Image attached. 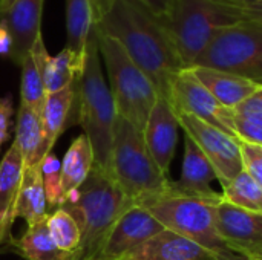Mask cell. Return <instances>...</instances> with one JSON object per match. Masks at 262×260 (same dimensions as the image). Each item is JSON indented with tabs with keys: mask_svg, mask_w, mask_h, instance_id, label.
I'll return each instance as SVG.
<instances>
[{
	"mask_svg": "<svg viewBox=\"0 0 262 260\" xmlns=\"http://www.w3.org/2000/svg\"><path fill=\"white\" fill-rule=\"evenodd\" d=\"M94 26L117 40L169 101L172 83L184 66L157 15L137 0H114Z\"/></svg>",
	"mask_w": 262,
	"mask_h": 260,
	"instance_id": "1",
	"label": "cell"
},
{
	"mask_svg": "<svg viewBox=\"0 0 262 260\" xmlns=\"http://www.w3.org/2000/svg\"><path fill=\"white\" fill-rule=\"evenodd\" d=\"M132 205L135 204L124 195L114 178L94 164L80 188L71 192L58 207L69 211L80 225L81 244L77 259H97L107 233Z\"/></svg>",
	"mask_w": 262,
	"mask_h": 260,
	"instance_id": "2",
	"label": "cell"
},
{
	"mask_svg": "<svg viewBox=\"0 0 262 260\" xmlns=\"http://www.w3.org/2000/svg\"><path fill=\"white\" fill-rule=\"evenodd\" d=\"M158 18L184 69H190L223 29L249 17L243 8L218 0H170L166 14Z\"/></svg>",
	"mask_w": 262,
	"mask_h": 260,
	"instance_id": "3",
	"label": "cell"
},
{
	"mask_svg": "<svg viewBox=\"0 0 262 260\" xmlns=\"http://www.w3.org/2000/svg\"><path fill=\"white\" fill-rule=\"evenodd\" d=\"M117 116L115 101L103 75L101 57L94 28L86 46L83 74L78 80L75 123L84 129V135L92 144L95 164L104 170H107L109 166Z\"/></svg>",
	"mask_w": 262,
	"mask_h": 260,
	"instance_id": "4",
	"label": "cell"
},
{
	"mask_svg": "<svg viewBox=\"0 0 262 260\" xmlns=\"http://www.w3.org/2000/svg\"><path fill=\"white\" fill-rule=\"evenodd\" d=\"M106 172L135 205L167 192L170 185V179L152 159L143 133L121 116L115 120Z\"/></svg>",
	"mask_w": 262,
	"mask_h": 260,
	"instance_id": "5",
	"label": "cell"
},
{
	"mask_svg": "<svg viewBox=\"0 0 262 260\" xmlns=\"http://www.w3.org/2000/svg\"><path fill=\"white\" fill-rule=\"evenodd\" d=\"M138 205L146 208L166 230L198 244L216 260H250L220 236L213 207L209 204L175 195L169 188L141 201Z\"/></svg>",
	"mask_w": 262,
	"mask_h": 260,
	"instance_id": "6",
	"label": "cell"
},
{
	"mask_svg": "<svg viewBox=\"0 0 262 260\" xmlns=\"http://www.w3.org/2000/svg\"><path fill=\"white\" fill-rule=\"evenodd\" d=\"M95 34L100 57L109 75V89L117 113L143 133L149 113L160 95L149 77L130 60L117 40L100 32L97 28Z\"/></svg>",
	"mask_w": 262,
	"mask_h": 260,
	"instance_id": "7",
	"label": "cell"
},
{
	"mask_svg": "<svg viewBox=\"0 0 262 260\" xmlns=\"http://www.w3.org/2000/svg\"><path fill=\"white\" fill-rule=\"evenodd\" d=\"M193 67H210L246 78L262 87V23L246 18L223 29Z\"/></svg>",
	"mask_w": 262,
	"mask_h": 260,
	"instance_id": "8",
	"label": "cell"
},
{
	"mask_svg": "<svg viewBox=\"0 0 262 260\" xmlns=\"http://www.w3.org/2000/svg\"><path fill=\"white\" fill-rule=\"evenodd\" d=\"M169 103L177 115H190L236 138L233 109L223 106L195 77L192 69H183L175 77Z\"/></svg>",
	"mask_w": 262,
	"mask_h": 260,
	"instance_id": "9",
	"label": "cell"
},
{
	"mask_svg": "<svg viewBox=\"0 0 262 260\" xmlns=\"http://www.w3.org/2000/svg\"><path fill=\"white\" fill-rule=\"evenodd\" d=\"M180 127L203 152L213 167L221 187L243 172L239 141L226 132L190 115H177Z\"/></svg>",
	"mask_w": 262,
	"mask_h": 260,
	"instance_id": "10",
	"label": "cell"
},
{
	"mask_svg": "<svg viewBox=\"0 0 262 260\" xmlns=\"http://www.w3.org/2000/svg\"><path fill=\"white\" fill-rule=\"evenodd\" d=\"M163 230L166 228L146 208L132 205L114 224L95 260H121Z\"/></svg>",
	"mask_w": 262,
	"mask_h": 260,
	"instance_id": "11",
	"label": "cell"
},
{
	"mask_svg": "<svg viewBox=\"0 0 262 260\" xmlns=\"http://www.w3.org/2000/svg\"><path fill=\"white\" fill-rule=\"evenodd\" d=\"M213 181H218L213 167L198 146L186 135L181 176L178 181H170V192L215 207L223 201V195L212 187Z\"/></svg>",
	"mask_w": 262,
	"mask_h": 260,
	"instance_id": "12",
	"label": "cell"
},
{
	"mask_svg": "<svg viewBox=\"0 0 262 260\" xmlns=\"http://www.w3.org/2000/svg\"><path fill=\"white\" fill-rule=\"evenodd\" d=\"M178 129H181L180 121L170 103L158 97L146 121L143 138L152 159L166 176L175 156Z\"/></svg>",
	"mask_w": 262,
	"mask_h": 260,
	"instance_id": "13",
	"label": "cell"
},
{
	"mask_svg": "<svg viewBox=\"0 0 262 260\" xmlns=\"http://www.w3.org/2000/svg\"><path fill=\"white\" fill-rule=\"evenodd\" d=\"M213 216L220 236L244 256L249 248L262 241V215L259 213L221 201L213 207Z\"/></svg>",
	"mask_w": 262,
	"mask_h": 260,
	"instance_id": "14",
	"label": "cell"
},
{
	"mask_svg": "<svg viewBox=\"0 0 262 260\" xmlns=\"http://www.w3.org/2000/svg\"><path fill=\"white\" fill-rule=\"evenodd\" d=\"M45 0H15L14 5L0 14L12 35V55L15 64H21L34 41L41 35V15Z\"/></svg>",
	"mask_w": 262,
	"mask_h": 260,
	"instance_id": "15",
	"label": "cell"
},
{
	"mask_svg": "<svg viewBox=\"0 0 262 260\" xmlns=\"http://www.w3.org/2000/svg\"><path fill=\"white\" fill-rule=\"evenodd\" d=\"M25 161L12 143L0 161V247L11 244V230L15 222V204L25 173Z\"/></svg>",
	"mask_w": 262,
	"mask_h": 260,
	"instance_id": "16",
	"label": "cell"
},
{
	"mask_svg": "<svg viewBox=\"0 0 262 260\" xmlns=\"http://www.w3.org/2000/svg\"><path fill=\"white\" fill-rule=\"evenodd\" d=\"M121 260H216L198 244L170 231L163 230Z\"/></svg>",
	"mask_w": 262,
	"mask_h": 260,
	"instance_id": "17",
	"label": "cell"
},
{
	"mask_svg": "<svg viewBox=\"0 0 262 260\" xmlns=\"http://www.w3.org/2000/svg\"><path fill=\"white\" fill-rule=\"evenodd\" d=\"M77 89H78V81H75L74 84H71L63 90L46 95L41 110L43 158L52 152V147L57 143L58 136L64 132L66 126L72 123V109H75Z\"/></svg>",
	"mask_w": 262,
	"mask_h": 260,
	"instance_id": "18",
	"label": "cell"
},
{
	"mask_svg": "<svg viewBox=\"0 0 262 260\" xmlns=\"http://www.w3.org/2000/svg\"><path fill=\"white\" fill-rule=\"evenodd\" d=\"M195 77L207 87V90L226 107L235 109L247 100L259 86L241 78L238 75L210 69V67H190Z\"/></svg>",
	"mask_w": 262,
	"mask_h": 260,
	"instance_id": "19",
	"label": "cell"
},
{
	"mask_svg": "<svg viewBox=\"0 0 262 260\" xmlns=\"http://www.w3.org/2000/svg\"><path fill=\"white\" fill-rule=\"evenodd\" d=\"M84 58L78 57L68 48L57 55H49L48 49L41 54V74L46 95L63 90L80 80L84 67Z\"/></svg>",
	"mask_w": 262,
	"mask_h": 260,
	"instance_id": "20",
	"label": "cell"
},
{
	"mask_svg": "<svg viewBox=\"0 0 262 260\" xmlns=\"http://www.w3.org/2000/svg\"><path fill=\"white\" fill-rule=\"evenodd\" d=\"M14 215L15 219H25L28 227H32L49 216L40 164L25 169Z\"/></svg>",
	"mask_w": 262,
	"mask_h": 260,
	"instance_id": "21",
	"label": "cell"
},
{
	"mask_svg": "<svg viewBox=\"0 0 262 260\" xmlns=\"http://www.w3.org/2000/svg\"><path fill=\"white\" fill-rule=\"evenodd\" d=\"M46 49L43 37L38 35L31 51L21 61L20 77V104H25L41 113L46 100V90L41 74V54Z\"/></svg>",
	"mask_w": 262,
	"mask_h": 260,
	"instance_id": "22",
	"label": "cell"
},
{
	"mask_svg": "<svg viewBox=\"0 0 262 260\" xmlns=\"http://www.w3.org/2000/svg\"><path fill=\"white\" fill-rule=\"evenodd\" d=\"M14 144L18 147L25 166L34 167L38 166L43 159V121L41 113L34 109L20 104L15 121V138Z\"/></svg>",
	"mask_w": 262,
	"mask_h": 260,
	"instance_id": "23",
	"label": "cell"
},
{
	"mask_svg": "<svg viewBox=\"0 0 262 260\" xmlns=\"http://www.w3.org/2000/svg\"><path fill=\"white\" fill-rule=\"evenodd\" d=\"M94 164L95 158L92 144L89 138L84 133H81L71 143L61 161V185L64 198L71 192L80 188V185L89 176Z\"/></svg>",
	"mask_w": 262,
	"mask_h": 260,
	"instance_id": "24",
	"label": "cell"
},
{
	"mask_svg": "<svg viewBox=\"0 0 262 260\" xmlns=\"http://www.w3.org/2000/svg\"><path fill=\"white\" fill-rule=\"evenodd\" d=\"M48 218L32 227H28L26 233L20 239H12L11 245L14 250L26 260H77L75 254L64 253L57 248L48 231Z\"/></svg>",
	"mask_w": 262,
	"mask_h": 260,
	"instance_id": "25",
	"label": "cell"
},
{
	"mask_svg": "<svg viewBox=\"0 0 262 260\" xmlns=\"http://www.w3.org/2000/svg\"><path fill=\"white\" fill-rule=\"evenodd\" d=\"M94 29L91 0H66V48L78 57H86V46Z\"/></svg>",
	"mask_w": 262,
	"mask_h": 260,
	"instance_id": "26",
	"label": "cell"
},
{
	"mask_svg": "<svg viewBox=\"0 0 262 260\" xmlns=\"http://www.w3.org/2000/svg\"><path fill=\"white\" fill-rule=\"evenodd\" d=\"M223 201L262 215V187L244 170L223 187Z\"/></svg>",
	"mask_w": 262,
	"mask_h": 260,
	"instance_id": "27",
	"label": "cell"
},
{
	"mask_svg": "<svg viewBox=\"0 0 262 260\" xmlns=\"http://www.w3.org/2000/svg\"><path fill=\"white\" fill-rule=\"evenodd\" d=\"M48 231L57 248H60L64 253L75 254L77 257L81 244V230L78 222L69 211L57 208L52 215H49Z\"/></svg>",
	"mask_w": 262,
	"mask_h": 260,
	"instance_id": "28",
	"label": "cell"
},
{
	"mask_svg": "<svg viewBox=\"0 0 262 260\" xmlns=\"http://www.w3.org/2000/svg\"><path fill=\"white\" fill-rule=\"evenodd\" d=\"M40 172L43 179V187L46 193L48 205L60 207L64 201L63 185H61V162L51 152L40 161Z\"/></svg>",
	"mask_w": 262,
	"mask_h": 260,
	"instance_id": "29",
	"label": "cell"
},
{
	"mask_svg": "<svg viewBox=\"0 0 262 260\" xmlns=\"http://www.w3.org/2000/svg\"><path fill=\"white\" fill-rule=\"evenodd\" d=\"M239 150L243 159V170L262 187V146L239 141Z\"/></svg>",
	"mask_w": 262,
	"mask_h": 260,
	"instance_id": "30",
	"label": "cell"
},
{
	"mask_svg": "<svg viewBox=\"0 0 262 260\" xmlns=\"http://www.w3.org/2000/svg\"><path fill=\"white\" fill-rule=\"evenodd\" d=\"M236 116L247 118L262 124V87H258L247 100L233 109Z\"/></svg>",
	"mask_w": 262,
	"mask_h": 260,
	"instance_id": "31",
	"label": "cell"
},
{
	"mask_svg": "<svg viewBox=\"0 0 262 260\" xmlns=\"http://www.w3.org/2000/svg\"><path fill=\"white\" fill-rule=\"evenodd\" d=\"M12 98L11 95L0 98V147L3 143L9 138V127H11V118H12Z\"/></svg>",
	"mask_w": 262,
	"mask_h": 260,
	"instance_id": "32",
	"label": "cell"
},
{
	"mask_svg": "<svg viewBox=\"0 0 262 260\" xmlns=\"http://www.w3.org/2000/svg\"><path fill=\"white\" fill-rule=\"evenodd\" d=\"M12 55V35L3 18H0V57L11 58Z\"/></svg>",
	"mask_w": 262,
	"mask_h": 260,
	"instance_id": "33",
	"label": "cell"
},
{
	"mask_svg": "<svg viewBox=\"0 0 262 260\" xmlns=\"http://www.w3.org/2000/svg\"><path fill=\"white\" fill-rule=\"evenodd\" d=\"M137 2H140L143 6H146L157 17H163L170 5V0H137Z\"/></svg>",
	"mask_w": 262,
	"mask_h": 260,
	"instance_id": "34",
	"label": "cell"
},
{
	"mask_svg": "<svg viewBox=\"0 0 262 260\" xmlns=\"http://www.w3.org/2000/svg\"><path fill=\"white\" fill-rule=\"evenodd\" d=\"M92 2V9H94V25L95 21L111 8L114 0H91Z\"/></svg>",
	"mask_w": 262,
	"mask_h": 260,
	"instance_id": "35",
	"label": "cell"
},
{
	"mask_svg": "<svg viewBox=\"0 0 262 260\" xmlns=\"http://www.w3.org/2000/svg\"><path fill=\"white\" fill-rule=\"evenodd\" d=\"M244 11H246V14H247V17H249V18H252V20H256V21L262 23V2L261 3H256V5H253V6H249V8H246Z\"/></svg>",
	"mask_w": 262,
	"mask_h": 260,
	"instance_id": "36",
	"label": "cell"
},
{
	"mask_svg": "<svg viewBox=\"0 0 262 260\" xmlns=\"http://www.w3.org/2000/svg\"><path fill=\"white\" fill-rule=\"evenodd\" d=\"M218 2H223V3H227V5H233V6H238V8H249V6H253L256 3H261L262 0H218Z\"/></svg>",
	"mask_w": 262,
	"mask_h": 260,
	"instance_id": "37",
	"label": "cell"
},
{
	"mask_svg": "<svg viewBox=\"0 0 262 260\" xmlns=\"http://www.w3.org/2000/svg\"><path fill=\"white\" fill-rule=\"evenodd\" d=\"M246 256H247L249 259L262 260V241L261 242H258L256 245H253L252 248H249V250L246 251Z\"/></svg>",
	"mask_w": 262,
	"mask_h": 260,
	"instance_id": "38",
	"label": "cell"
},
{
	"mask_svg": "<svg viewBox=\"0 0 262 260\" xmlns=\"http://www.w3.org/2000/svg\"><path fill=\"white\" fill-rule=\"evenodd\" d=\"M15 0H0V14L6 12L12 5H14Z\"/></svg>",
	"mask_w": 262,
	"mask_h": 260,
	"instance_id": "39",
	"label": "cell"
},
{
	"mask_svg": "<svg viewBox=\"0 0 262 260\" xmlns=\"http://www.w3.org/2000/svg\"><path fill=\"white\" fill-rule=\"evenodd\" d=\"M250 260H258V259H250Z\"/></svg>",
	"mask_w": 262,
	"mask_h": 260,
	"instance_id": "40",
	"label": "cell"
}]
</instances>
